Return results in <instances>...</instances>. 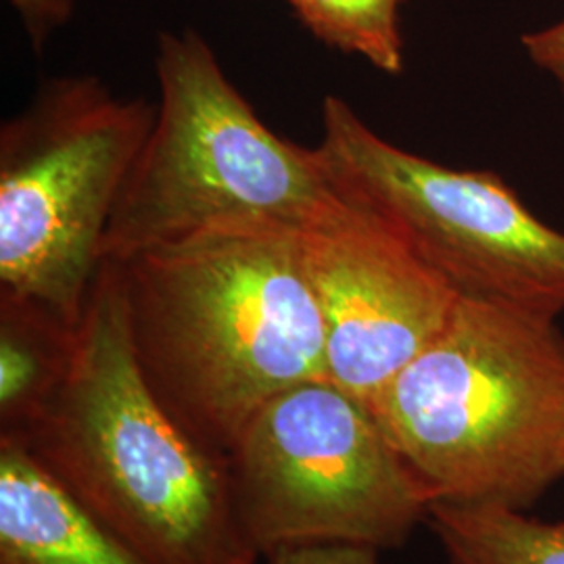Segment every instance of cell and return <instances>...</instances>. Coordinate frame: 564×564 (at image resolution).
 I'll list each match as a JSON object with an SVG mask.
<instances>
[{"label": "cell", "instance_id": "1", "mask_svg": "<svg viewBox=\"0 0 564 564\" xmlns=\"http://www.w3.org/2000/svg\"><path fill=\"white\" fill-rule=\"evenodd\" d=\"M120 265L142 372L209 449L226 456L263 403L328 379L300 228L224 224Z\"/></svg>", "mask_w": 564, "mask_h": 564}, {"label": "cell", "instance_id": "2", "mask_svg": "<svg viewBox=\"0 0 564 564\" xmlns=\"http://www.w3.org/2000/svg\"><path fill=\"white\" fill-rule=\"evenodd\" d=\"M18 437L88 512L155 564H258L226 456L142 372L120 263L102 262L65 381Z\"/></svg>", "mask_w": 564, "mask_h": 564}, {"label": "cell", "instance_id": "3", "mask_svg": "<svg viewBox=\"0 0 564 564\" xmlns=\"http://www.w3.org/2000/svg\"><path fill=\"white\" fill-rule=\"evenodd\" d=\"M368 405L429 506L527 510L564 477V337L552 318L460 295Z\"/></svg>", "mask_w": 564, "mask_h": 564}, {"label": "cell", "instance_id": "4", "mask_svg": "<svg viewBox=\"0 0 564 564\" xmlns=\"http://www.w3.org/2000/svg\"><path fill=\"white\" fill-rule=\"evenodd\" d=\"M155 69V121L107 224L101 263L128 262L224 224L305 230L339 203L318 151L276 137L202 34L163 32Z\"/></svg>", "mask_w": 564, "mask_h": 564}, {"label": "cell", "instance_id": "5", "mask_svg": "<svg viewBox=\"0 0 564 564\" xmlns=\"http://www.w3.org/2000/svg\"><path fill=\"white\" fill-rule=\"evenodd\" d=\"M155 109L95 78L48 82L0 137V295L80 326L101 242Z\"/></svg>", "mask_w": 564, "mask_h": 564}, {"label": "cell", "instance_id": "6", "mask_svg": "<svg viewBox=\"0 0 564 564\" xmlns=\"http://www.w3.org/2000/svg\"><path fill=\"white\" fill-rule=\"evenodd\" d=\"M242 533L260 556L300 545L402 547L429 498L370 405L330 379L263 403L226 454Z\"/></svg>", "mask_w": 564, "mask_h": 564}, {"label": "cell", "instance_id": "7", "mask_svg": "<svg viewBox=\"0 0 564 564\" xmlns=\"http://www.w3.org/2000/svg\"><path fill=\"white\" fill-rule=\"evenodd\" d=\"M335 186L377 214L458 295L556 321L564 235L494 172L452 170L384 141L326 97L316 147Z\"/></svg>", "mask_w": 564, "mask_h": 564}, {"label": "cell", "instance_id": "8", "mask_svg": "<svg viewBox=\"0 0 564 564\" xmlns=\"http://www.w3.org/2000/svg\"><path fill=\"white\" fill-rule=\"evenodd\" d=\"M302 237L326 377L368 403L442 333L460 295L345 193Z\"/></svg>", "mask_w": 564, "mask_h": 564}, {"label": "cell", "instance_id": "9", "mask_svg": "<svg viewBox=\"0 0 564 564\" xmlns=\"http://www.w3.org/2000/svg\"><path fill=\"white\" fill-rule=\"evenodd\" d=\"M0 564H155L63 487L18 437L0 435Z\"/></svg>", "mask_w": 564, "mask_h": 564}, {"label": "cell", "instance_id": "10", "mask_svg": "<svg viewBox=\"0 0 564 564\" xmlns=\"http://www.w3.org/2000/svg\"><path fill=\"white\" fill-rule=\"evenodd\" d=\"M78 326L30 300L0 295V435H23L65 381Z\"/></svg>", "mask_w": 564, "mask_h": 564}, {"label": "cell", "instance_id": "11", "mask_svg": "<svg viewBox=\"0 0 564 564\" xmlns=\"http://www.w3.org/2000/svg\"><path fill=\"white\" fill-rule=\"evenodd\" d=\"M449 564H564V521L506 506L433 502L426 512Z\"/></svg>", "mask_w": 564, "mask_h": 564}, {"label": "cell", "instance_id": "12", "mask_svg": "<svg viewBox=\"0 0 564 564\" xmlns=\"http://www.w3.org/2000/svg\"><path fill=\"white\" fill-rule=\"evenodd\" d=\"M303 25L324 44L368 61L389 76L403 69V0H289Z\"/></svg>", "mask_w": 564, "mask_h": 564}, {"label": "cell", "instance_id": "13", "mask_svg": "<svg viewBox=\"0 0 564 564\" xmlns=\"http://www.w3.org/2000/svg\"><path fill=\"white\" fill-rule=\"evenodd\" d=\"M268 564H379V552L364 545H300L265 556Z\"/></svg>", "mask_w": 564, "mask_h": 564}, {"label": "cell", "instance_id": "14", "mask_svg": "<svg viewBox=\"0 0 564 564\" xmlns=\"http://www.w3.org/2000/svg\"><path fill=\"white\" fill-rule=\"evenodd\" d=\"M11 7L18 11L21 23L36 48H42L48 36L65 25L72 13L76 0H9Z\"/></svg>", "mask_w": 564, "mask_h": 564}, {"label": "cell", "instance_id": "15", "mask_svg": "<svg viewBox=\"0 0 564 564\" xmlns=\"http://www.w3.org/2000/svg\"><path fill=\"white\" fill-rule=\"evenodd\" d=\"M527 57L556 82L564 99V18L547 28L524 34Z\"/></svg>", "mask_w": 564, "mask_h": 564}]
</instances>
